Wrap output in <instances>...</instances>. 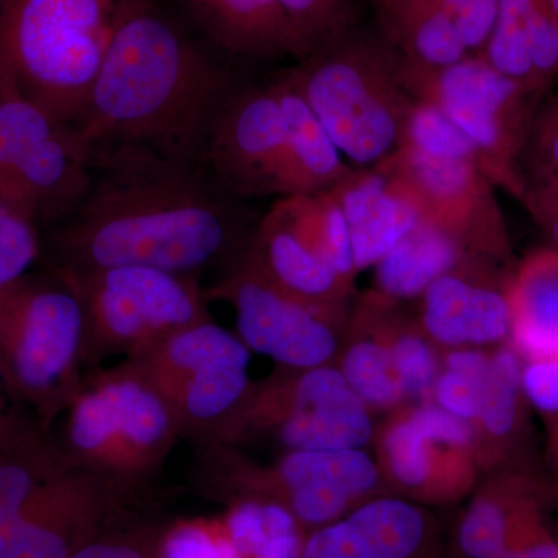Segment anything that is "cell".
I'll return each instance as SVG.
<instances>
[{"label": "cell", "instance_id": "obj_8", "mask_svg": "<svg viewBox=\"0 0 558 558\" xmlns=\"http://www.w3.org/2000/svg\"><path fill=\"white\" fill-rule=\"evenodd\" d=\"M250 352L240 336L208 319L124 360L167 402L180 438L227 446L255 388Z\"/></svg>", "mask_w": 558, "mask_h": 558}, {"label": "cell", "instance_id": "obj_18", "mask_svg": "<svg viewBox=\"0 0 558 558\" xmlns=\"http://www.w3.org/2000/svg\"><path fill=\"white\" fill-rule=\"evenodd\" d=\"M498 260L473 259L442 275L422 293L417 322L442 351L510 344V278Z\"/></svg>", "mask_w": 558, "mask_h": 558}, {"label": "cell", "instance_id": "obj_44", "mask_svg": "<svg viewBox=\"0 0 558 558\" xmlns=\"http://www.w3.org/2000/svg\"><path fill=\"white\" fill-rule=\"evenodd\" d=\"M546 433V465L549 470V478L558 486V422L545 427Z\"/></svg>", "mask_w": 558, "mask_h": 558}, {"label": "cell", "instance_id": "obj_26", "mask_svg": "<svg viewBox=\"0 0 558 558\" xmlns=\"http://www.w3.org/2000/svg\"><path fill=\"white\" fill-rule=\"evenodd\" d=\"M75 465L57 436L17 411L0 436V542L32 499Z\"/></svg>", "mask_w": 558, "mask_h": 558}, {"label": "cell", "instance_id": "obj_13", "mask_svg": "<svg viewBox=\"0 0 558 558\" xmlns=\"http://www.w3.org/2000/svg\"><path fill=\"white\" fill-rule=\"evenodd\" d=\"M400 80L416 100L436 106L476 146L497 185L519 191L513 160L529 130L534 92L492 68L481 54L447 68H421L400 60Z\"/></svg>", "mask_w": 558, "mask_h": 558}, {"label": "cell", "instance_id": "obj_9", "mask_svg": "<svg viewBox=\"0 0 558 558\" xmlns=\"http://www.w3.org/2000/svg\"><path fill=\"white\" fill-rule=\"evenodd\" d=\"M62 274L78 290L86 314V371L116 355L134 357L213 319L196 277L137 266Z\"/></svg>", "mask_w": 558, "mask_h": 558}, {"label": "cell", "instance_id": "obj_45", "mask_svg": "<svg viewBox=\"0 0 558 558\" xmlns=\"http://www.w3.org/2000/svg\"><path fill=\"white\" fill-rule=\"evenodd\" d=\"M17 409H10V400L7 398L5 391H3L2 385H0V436L3 435L7 428L10 427L14 416H16Z\"/></svg>", "mask_w": 558, "mask_h": 558}, {"label": "cell", "instance_id": "obj_19", "mask_svg": "<svg viewBox=\"0 0 558 558\" xmlns=\"http://www.w3.org/2000/svg\"><path fill=\"white\" fill-rule=\"evenodd\" d=\"M241 258L293 299L348 307L354 286L343 281L323 258L307 222L304 196L275 202L256 223Z\"/></svg>", "mask_w": 558, "mask_h": 558}, {"label": "cell", "instance_id": "obj_23", "mask_svg": "<svg viewBox=\"0 0 558 558\" xmlns=\"http://www.w3.org/2000/svg\"><path fill=\"white\" fill-rule=\"evenodd\" d=\"M330 191L347 216L359 274L376 266L424 219L413 191L387 163L352 170Z\"/></svg>", "mask_w": 558, "mask_h": 558}, {"label": "cell", "instance_id": "obj_41", "mask_svg": "<svg viewBox=\"0 0 558 558\" xmlns=\"http://www.w3.org/2000/svg\"><path fill=\"white\" fill-rule=\"evenodd\" d=\"M531 201L535 216L549 234L554 250L558 252V190L553 189L548 183H542L531 194Z\"/></svg>", "mask_w": 558, "mask_h": 558}, {"label": "cell", "instance_id": "obj_33", "mask_svg": "<svg viewBox=\"0 0 558 558\" xmlns=\"http://www.w3.org/2000/svg\"><path fill=\"white\" fill-rule=\"evenodd\" d=\"M539 2L542 0H499L494 31L481 51V57L492 68L531 92L537 86L529 57L527 28Z\"/></svg>", "mask_w": 558, "mask_h": 558}, {"label": "cell", "instance_id": "obj_21", "mask_svg": "<svg viewBox=\"0 0 558 558\" xmlns=\"http://www.w3.org/2000/svg\"><path fill=\"white\" fill-rule=\"evenodd\" d=\"M440 535L425 506L381 495L307 534L301 558H440Z\"/></svg>", "mask_w": 558, "mask_h": 558}, {"label": "cell", "instance_id": "obj_36", "mask_svg": "<svg viewBox=\"0 0 558 558\" xmlns=\"http://www.w3.org/2000/svg\"><path fill=\"white\" fill-rule=\"evenodd\" d=\"M307 54L341 38L354 25V0H279Z\"/></svg>", "mask_w": 558, "mask_h": 558}, {"label": "cell", "instance_id": "obj_31", "mask_svg": "<svg viewBox=\"0 0 558 558\" xmlns=\"http://www.w3.org/2000/svg\"><path fill=\"white\" fill-rule=\"evenodd\" d=\"M381 301L380 323L407 405L433 400L444 351L433 343L417 318H407L398 303Z\"/></svg>", "mask_w": 558, "mask_h": 558}, {"label": "cell", "instance_id": "obj_27", "mask_svg": "<svg viewBox=\"0 0 558 558\" xmlns=\"http://www.w3.org/2000/svg\"><path fill=\"white\" fill-rule=\"evenodd\" d=\"M473 259L488 258L453 231L422 219L374 266L373 292L391 303L418 300L436 279Z\"/></svg>", "mask_w": 558, "mask_h": 558}, {"label": "cell", "instance_id": "obj_4", "mask_svg": "<svg viewBox=\"0 0 558 558\" xmlns=\"http://www.w3.org/2000/svg\"><path fill=\"white\" fill-rule=\"evenodd\" d=\"M86 374V314L68 275L47 264L0 290V385L49 429Z\"/></svg>", "mask_w": 558, "mask_h": 558}, {"label": "cell", "instance_id": "obj_39", "mask_svg": "<svg viewBox=\"0 0 558 558\" xmlns=\"http://www.w3.org/2000/svg\"><path fill=\"white\" fill-rule=\"evenodd\" d=\"M529 57L535 86H542L558 73V17L549 0H542L532 13L527 28Z\"/></svg>", "mask_w": 558, "mask_h": 558}, {"label": "cell", "instance_id": "obj_46", "mask_svg": "<svg viewBox=\"0 0 558 558\" xmlns=\"http://www.w3.org/2000/svg\"><path fill=\"white\" fill-rule=\"evenodd\" d=\"M550 9H553L554 14L558 17V0H549Z\"/></svg>", "mask_w": 558, "mask_h": 558}, {"label": "cell", "instance_id": "obj_43", "mask_svg": "<svg viewBox=\"0 0 558 558\" xmlns=\"http://www.w3.org/2000/svg\"><path fill=\"white\" fill-rule=\"evenodd\" d=\"M495 558H558V539L546 529L537 537L526 539Z\"/></svg>", "mask_w": 558, "mask_h": 558}, {"label": "cell", "instance_id": "obj_6", "mask_svg": "<svg viewBox=\"0 0 558 558\" xmlns=\"http://www.w3.org/2000/svg\"><path fill=\"white\" fill-rule=\"evenodd\" d=\"M190 483L209 501L279 506L307 534L388 495L376 459L360 449L284 451L271 462H258L241 447L207 444L197 446Z\"/></svg>", "mask_w": 558, "mask_h": 558}, {"label": "cell", "instance_id": "obj_34", "mask_svg": "<svg viewBox=\"0 0 558 558\" xmlns=\"http://www.w3.org/2000/svg\"><path fill=\"white\" fill-rule=\"evenodd\" d=\"M400 146L427 156L475 161L486 171L490 182L497 185L494 168L478 146L449 117L427 101H414Z\"/></svg>", "mask_w": 558, "mask_h": 558}, {"label": "cell", "instance_id": "obj_7", "mask_svg": "<svg viewBox=\"0 0 558 558\" xmlns=\"http://www.w3.org/2000/svg\"><path fill=\"white\" fill-rule=\"evenodd\" d=\"M64 416L57 439L73 464L137 498L182 439L167 402L128 360L86 371Z\"/></svg>", "mask_w": 558, "mask_h": 558}, {"label": "cell", "instance_id": "obj_22", "mask_svg": "<svg viewBox=\"0 0 558 558\" xmlns=\"http://www.w3.org/2000/svg\"><path fill=\"white\" fill-rule=\"evenodd\" d=\"M523 369V360L509 343L488 349L470 422L483 476L499 470H543L532 442V405Z\"/></svg>", "mask_w": 558, "mask_h": 558}, {"label": "cell", "instance_id": "obj_10", "mask_svg": "<svg viewBox=\"0 0 558 558\" xmlns=\"http://www.w3.org/2000/svg\"><path fill=\"white\" fill-rule=\"evenodd\" d=\"M373 413L337 365L286 369L255 384L227 446L270 442L284 451L365 449Z\"/></svg>", "mask_w": 558, "mask_h": 558}, {"label": "cell", "instance_id": "obj_1", "mask_svg": "<svg viewBox=\"0 0 558 558\" xmlns=\"http://www.w3.org/2000/svg\"><path fill=\"white\" fill-rule=\"evenodd\" d=\"M207 168L137 145L94 150L90 179L44 241L69 274L150 267L199 278L241 258L255 227Z\"/></svg>", "mask_w": 558, "mask_h": 558}, {"label": "cell", "instance_id": "obj_35", "mask_svg": "<svg viewBox=\"0 0 558 558\" xmlns=\"http://www.w3.org/2000/svg\"><path fill=\"white\" fill-rule=\"evenodd\" d=\"M38 220L0 196V290L25 277L44 250Z\"/></svg>", "mask_w": 558, "mask_h": 558}, {"label": "cell", "instance_id": "obj_5", "mask_svg": "<svg viewBox=\"0 0 558 558\" xmlns=\"http://www.w3.org/2000/svg\"><path fill=\"white\" fill-rule=\"evenodd\" d=\"M399 68L379 32L352 27L288 73L343 157L374 168L398 153L416 101Z\"/></svg>", "mask_w": 558, "mask_h": 558}, {"label": "cell", "instance_id": "obj_42", "mask_svg": "<svg viewBox=\"0 0 558 558\" xmlns=\"http://www.w3.org/2000/svg\"><path fill=\"white\" fill-rule=\"evenodd\" d=\"M537 148L542 165L546 168L545 178L558 175V109L542 124L537 135Z\"/></svg>", "mask_w": 558, "mask_h": 558}, {"label": "cell", "instance_id": "obj_11", "mask_svg": "<svg viewBox=\"0 0 558 558\" xmlns=\"http://www.w3.org/2000/svg\"><path fill=\"white\" fill-rule=\"evenodd\" d=\"M373 444L387 494L416 505L457 502L483 478L472 427L433 400L388 413Z\"/></svg>", "mask_w": 558, "mask_h": 558}, {"label": "cell", "instance_id": "obj_2", "mask_svg": "<svg viewBox=\"0 0 558 558\" xmlns=\"http://www.w3.org/2000/svg\"><path fill=\"white\" fill-rule=\"evenodd\" d=\"M218 50L154 0H123L73 126L94 150L137 145L201 163L213 120L240 84Z\"/></svg>", "mask_w": 558, "mask_h": 558}, {"label": "cell", "instance_id": "obj_17", "mask_svg": "<svg viewBox=\"0 0 558 558\" xmlns=\"http://www.w3.org/2000/svg\"><path fill=\"white\" fill-rule=\"evenodd\" d=\"M385 163L413 191L424 219L453 231L484 258H508V234L492 194L494 183L478 163L427 156L407 146Z\"/></svg>", "mask_w": 558, "mask_h": 558}, {"label": "cell", "instance_id": "obj_12", "mask_svg": "<svg viewBox=\"0 0 558 558\" xmlns=\"http://www.w3.org/2000/svg\"><path fill=\"white\" fill-rule=\"evenodd\" d=\"M94 149L73 124L27 101L0 98V196L51 226L75 207Z\"/></svg>", "mask_w": 558, "mask_h": 558}, {"label": "cell", "instance_id": "obj_32", "mask_svg": "<svg viewBox=\"0 0 558 558\" xmlns=\"http://www.w3.org/2000/svg\"><path fill=\"white\" fill-rule=\"evenodd\" d=\"M230 506L222 524L238 558H301L307 532L288 510L259 501Z\"/></svg>", "mask_w": 558, "mask_h": 558}, {"label": "cell", "instance_id": "obj_3", "mask_svg": "<svg viewBox=\"0 0 558 558\" xmlns=\"http://www.w3.org/2000/svg\"><path fill=\"white\" fill-rule=\"evenodd\" d=\"M123 0H0V98L75 124Z\"/></svg>", "mask_w": 558, "mask_h": 558}, {"label": "cell", "instance_id": "obj_37", "mask_svg": "<svg viewBox=\"0 0 558 558\" xmlns=\"http://www.w3.org/2000/svg\"><path fill=\"white\" fill-rule=\"evenodd\" d=\"M167 523L150 520H121L70 558H160Z\"/></svg>", "mask_w": 558, "mask_h": 558}, {"label": "cell", "instance_id": "obj_14", "mask_svg": "<svg viewBox=\"0 0 558 558\" xmlns=\"http://www.w3.org/2000/svg\"><path fill=\"white\" fill-rule=\"evenodd\" d=\"M207 300L223 301L236 314L238 336L252 352L286 369L336 365L349 307L318 306L281 292L240 258L222 271Z\"/></svg>", "mask_w": 558, "mask_h": 558}, {"label": "cell", "instance_id": "obj_24", "mask_svg": "<svg viewBox=\"0 0 558 558\" xmlns=\"http://www.w3.org/2000/svg\"><path fill=\"white\" fill-rule=\"evenodd\" d=\"M197 27L219 50L255 61L306 58L279 0H185Z\"/></svg>", "mask_w": 558, "mask_h": 558}, {"label": "cell", "instance_id": "obj_28", "mask_svg": "<svg viewBox=\"0 0 558 558\" xmlns=\"http://www.w3.org/2000/svg\"><path fill=\"white\" fill-rule=\"evenodd\" d=\"M380 312L376 292L360 296L349 312L337 368L371 413H391L407 402L381 330Z\"/></svg>", "mask_w": 558, "mask_h": 558}, {"label": "cell", "instance_id": "obj_16", "mask_svg": "<svg viewBox=\"0 0 558 558\" xmlns=\"http://www.w3.org/2000/svg\"><path fill=\"white\" fill-rule=\"evenodd\" d=\"M284 121L277 86L238 84L205 138L201 163L238 199L279 197Z\"/></svg>", "mask_w": 558, "mask_h": 558}, {"label": "cell", "instance_id": "obj_15", "mask_svg": "<svg viewBox=\"0 0 558 558\" xmlns=\"http://www.w3.org/2000/svg\"><path fill=\"white\" fill-rule=\"evenodd\" d=\"M135 499L75 465L22 510L0 542V558H70L106 529L128 519Z\"/></svg>", "mask_w": 558, "mask_h": 558}, {"label": "cell", "instance_id": "obj_40", "mask_svg": "<svg viewBox=\"0 0 558 558\" xmlns=\"http://www.w3.org/2000/svg\"><path fill=\"white\" fill-rule=\"evenodd\" d=\"M462 44L472 57L486 47L497 20L499 0H444Z\"/></svg>", "mask_w": 558, "mask_h": 558}, {"label": "cell", "instance_id": "obj_38", "mask_svg": "<svg viewBox=\"0 0 558 558\" xmlns=\"http://www.w3.org/2000/svg\"><path fill=\"white\" fill-rule=\"evenodd\" d=\"M160 558H238L229 535L219 524L183 521L168 524Z\"/></svg>", "mask_w": 558, "mask_h": 558}, {"label": "cell", "instance_id": "obj_30", "mask_svg": "<svg viewBox=\"0 0 558 558\" xmlns=\"http://www.w3.org/2000/svg\"><path fill=\"white\" fill-rule=\"evenodd\" d=\"M377 32L400 60L421 68H447L472 57L444 0H371Z\"/></svg>", "mask_w": 558, "mask_h": 558}, {"label": "cell", "instance_id": "obj_29", "mask_svg": "<svg viewBox=\"0 0 558 558\" xmlns=\"http://www.w3.org/2000/svg\"><path fill=\"white\" fill-rule=\"evenodd\" d=\"M510 347L524 363L558 360V252L542 250L510 278Z\"/></svg>", "mask_w": 558, "mask_h": 558}, {"label": "cell", "instance_id": "obj_20", "mask_svg": "<svg viewBox=\"0 0 558 558\" xmlns=\"http://www.w3.org/2000/svg\"><path fill=\"white\" fill-rule=\"evenodd\" d=\"M558 501V486L543 470L488 473L470 494L459 520L457 546L465 558H495L548 527L546 512Z\"/></svg>", "mask_w": 558, "mask_h": 558}, {"label": "cell", "instance_id": "obj_25", "mask_svg": "<svg viewBox=\"0 0 558 558\" xmlns=\"http://www.w3.org/2000/svg\"><path fill=\"white\" fill-rule=\"evenodd\" d=\"M275 86L284 121L279 199L317 196L333 189L351 174L352 168L288 72L275 81Z\"/></svg>", "mask_w": 558, "mask_h": 558}]
</instances>
